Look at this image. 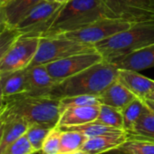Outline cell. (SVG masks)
I'll return each instance as SVG.
<instances>
[{
  "mask_svg": "<svg viewBox=\"0 0 154 154\" xmlns=\"http://www.w3.org/2000/svg\"><path fill=\"white\" fill-rule=\"evenodd\" d=\"M119 69L103 60L58 83L49 96L56 99L76 95H100L118 78Z\"/></svg>",
  "mask_w": 154,
  "mask_h": 154,
  "instance_id": "6da1fadb",
  "label": "cell"
},
{
  "mask_svg": "<svg viewBox=\"0 0 154 154\" xmlns=\"http://www.w3.org/2000/svg\"><path fill=\"white\" fill-rule=\"evenodd\" d=\"M104 18L118 19L108 8L105 0H69L63 5L50 27L40 37L75 31Z\"/></svg>",
  "mask_w": 154,
  "mask_h": 154,
  "instance_id": "7a4b0ae2",
  "label": "cell"
},
{
  "mask_svg": "<svg viewBox=\"0 0 154 154\" xmlns=\"http://www.w3.org/2000/svg\"><path fill=\"white\" fill-rule=\"evenodd\" d=\"M61 100L50 96L21 94L5 97V107L0 118H21L29 124L55 127L62 114Z\"/></svg>",
  "mask_w": 154,
  "mask_h": 154,
  "instance_id": "3957f363",
  "label": "cell"
},
{
  "mask_svg": "<svg viewBox=\"0 0 154 154\" xmlns=\"http://www.w3.org/2000/svg\"><path fill=\"white\" fill-rule=\"evenodd\" d=\"M154 44V19L134 23L129 29L120 32L94 45L103 60L114 59Z\"/></svg>",
  "mask_w": 154,
  "mask_h": 154,
  "instance_id": "277c9868",
  "label": "cell"
},
{
  "mask_svg": "<svg viewBox=\"0 0 154 154\" xmlns=\"http://www.w3.org/2000/svg\"><path fill=\"white\" fill-rule=\"evenodd\" d=\"M94 45L77 42L63 35L40 37L36 54L29 66L47 64L65 57L94 50Z\"/></svg>",
  "mask_w": 154,
  "mask_h": 154,
  "instance_id": "5b68a950",
  "label": "cell"
},
{
  "mask_svg": "<svg viewBox=\"0 0 154 154\" xmlns=\"http://www.w3.org/2000/svg\"><path fill=\"white\" fill-rule=\"evenodd\" d=\"M133 24L134 23H131L122 19L104 18L92 23L80 29L67 32L59 35H63L77 42L95 45L96 44L120 32L129 29Z\"/></svg>",
  "mask_w": 154,
  "mask_h": 154,
  "instance_id": "8992f818",
  "label": "cell"
},
{
  "mask_svg": "<svg viewBox=\"0 0 154 154\" xmlns=\"http://www.w3.org/2000/svg\"><path fill=\"white\" fill-rule=\"evenodd\" d=\"M39 42L38 36L20 35L0 63V73L27 68L36 54Z\"/></svg>",
  "mask_w": 154,
  "mask_h": 154,
  "instance_id": "52a82bcc",
  "label": "cell"
},
{
  "mask_svg": "<svg viewBox=\"0 0 154 154\" xmlns=\"http://www.w3.org/2000/svg\"><path fill=\"white\" fill-rule=\"evenodd\" d=\"M63 4L44 0L33 8L16 26L20 35L40 37L51 26Z\"/></svg>",
  "mask_w": 154,
  "mask_h": 154,
  "instance_id": "ba28073f",
  "label": "cell"
},
{
  "mask_svg": "<svg viewBox=\"0 0 154 154\" xmlns=\"http://www.w3.org/2000/svg\"><path fill=\"white\" fill-rule=\"evenodd\" d=\"M103 60L101 54L94 49L49 63L45 67L52 78L60 83Z\"/></svg>",
  "mask_w": 154,
  "mask_h": 154,
  "instance_id": "9c48e42d",
  "label": "cell"
},
{
  "mask_svg": "<svg viewBox=\"0 0 154 154\" xmlns=\"http://www.w3.org/2000/svg\"><path fill=\"white\" fill-rule=\"evenodd\" d=\"M118 19L138 23L154 19V0H105Z\"/></svg>",
  "mask_w": 154,
  "mask_h": 154,
  "instance_id": "30bf717a",
  "label": "cell"
},
{
  "mask_svg": "<svg viewBox=\"0 0 154 154\" xmlns=\"http://www.w3.org/2000/svg\"><path fill=\"white\" fill-rule=\"evenodd\" d=\"M44 0H8L0 8V29L16 28L18 23Z\"/></svg>",
  "mask_w": 154,
  "mask_h": 154,
  "instance_id": "8fae6325",
  "label": "cell"
},
{
  "mask_svg": "<svg viewBox=\"0 0 154 154\" xmlns=\"http://www.w3.org/2000/svg\"><path fill=\"white\" fill-rule=\"evenodd\" d=\"M27 93L32 95L49 96L52 90L58 84L49 74L45 64L28 66L26 68Z\"/></svg>",
  "mask_w": 154,
  "mask_h": 154,
  "instance_id": "7c38bea8",
  "label": "cell"
},
{
  "mask_svg": "<svg viewBox=\"0 0 154 154\" xmlns=\"http://www.w3.org/2000/svg\"><path fill=\"white\" fill-rule=\"evenodd\" d=\"M111 63L118 69H127L137 72L152 68L154 67V44L118 57Z\"/></svg>",
  "mask_w": 154,
  "mask_h": 154,
  "instance_id": "4fadbf2b",
  "label": "cell"
},
{
  "mask_svg": "<svg viewBox=\"0 0 154 154\" xmlns=\"http://www.w3.org/2000/svg\"><path fill=\"white\" fill-rule=\"evenodd\" d=\"M100 105L65 108L60 116L57 126L61 129H63L94 122L99 115Z\"/></svg>",
  "mask_w": 154,
  "mask_h": 154,
  "instance_id": "5bb4252c",
  "label": "cell"
},
{
  "mask_svg": "<svg viewBox=\"0 0 154 154\" xmlns=\"http://www.w3.org/2000/svg\"><path fill=\"white\" fill-rule=\"evenodd\" d=\"M117 79L136 97L142 100L154 91V80L141 75L137 71L119 69Z\"/></svg>",
  "mask_w": 154,
  "mask_h": 154,
  "instance_id": "9a60e30c",
  "label": "cell"
},
{
  "mask_svg": "<svg viewBox=\"0 0 154 154\" xmlns=\"http://www.w3.org/2000/svg\"><path fill=\"white\" fill-rule=\"evenodd\" d=\"M135 98L137 97L120 81H118V79L111 84L100 95H98L101 104L112 106L119 110H122Z\"/></svg>",
  "mask_w": 154,
  "mask_h": 154,
  "instance_id": "2e32d148",
  "label": "cell"
},
{
  "mask_svg": "<svg viewBox=\"0 0 154 154\" xmlns=\"http://www.w3.org/2000/svg\"><path fill=\"white\" fill-rule=\"evenodd\" d=\"M128 140L127 132L122 134L103 135L88 138L81 150L88 154H102L110 150L117 149Z\"/></svg>",
  "mask_w": 154,
  "mask_h": 154,
  "instance_id": "e0dca14e",
  "label": "cell"
},
{
  "mask_svg": "<svg viewBox=\"0 0 154 154\" xmlns=\"http://www.w3.org/2000/svg\"><path fill=\"white\" fill-rule=\"evenodd\" d=\"M1 120L4 124L3 133L0 140V154H3L9 145L26 134L30 124L24 119L17 117H8Z\"/></svg>",
  "mask_w": 154,
  "mask_h": 154,
  "instance_id": "ac0fdd59",
  "label": "cell"
},
{
  "mask_svg": "<svg viewBox=\"0 0 154 154\" xmlns=\"http://www.w3.org/2000/svg\"><path fill=\"white\" fill-rule=\"evenodd\" d=\"M0 81L5 97L27 93L26 69L0 73Z\"/></svg>",
  "mask_w": 154,
  "mask_h": 154,
  "instance_id": "d6986e66",
  "label": "cell"
},
{
  "mask_svg": "<svg viewBox=\"0 0 154 154\" xmlns=\"http://www.w3.org/2000/svg\"><path fill=\"white\" fill-rule=\"evenodd\" d=\"M87 139L88 137L80 131L62 130L59 154H73L81 150Z\"/></svg>",
  "mask_w": 154,
  "mask_h": 154,
  "instance_id": "ffe728a7",
  "label": "cell"
},
{
  "mask_svg": "<svg viewBox=\"0 0 154 154\" xmlns=\"http://www.w3.org/2000/svg\"><path fill=\"white\" fill-rule=\"evenodd\" d=\"M128 135L154 141V112L149 109L147 105Z\"/></svg>",
  "mask_w": 154,
  "mask_h": 154,
  "instance_id": "44dd1931",
  "label": "cell"
},
{
  "mask_svg": "<svg viewBox=\"0 0 154 154\" xmlns=\"http://www.w3.org/2000/svg\"><path fill=\"white\" fill-rule=\"evenodd\" d=\"M61 129V128H60ZM62 130H70V131H80L88 138L96 137V136H103V135H112V134H122L125 133L126 131L122 129L112 127L105 125L103 123H101L99 122H92L85 124L78 125V126H72L63 128Z\"/></svg>",
  "mask_w": 154,
  "mask_h": 154,
  "instance_id": "7402d4cb",
  "label": "cell"
},
{
  "mask_svg": "<svg viewBox=\"0 0 154 154\" xmlns=\"http://www.w3.org/2000/svg\"><path fill=\"white\" fill-rule=\"evenodd\" d=\"M117 150L124 154H154V141L128 135L127 141L121 145Z\"/></svg>",
  "mask_w": 154,
  "mask_h": 154,
  "instance_id": "603a6c76",
  "label": "cell"
},
{
  "mask_svg": "<svg viewBox=\"0 0 154 154\" xmlns=\"http://www.w3.org/2000/svg\"><path fill=\"white\" fill-rule=\"evenodd\" d=\"M145 107L146 104L144 101L137 97L122 110L123 117V129L127 133L132 131L136 122L142 114Z\"/></svg>",
  "mask_w": 154,
  "mask_h": 154,
  "instance_id": "cb8c5ba5",
  "label": "cell"
},
{
  "mask_svg": "<svg viewBox=\"0 0 154 154\" xmlns=\"http://www.w3.org/2000/svg\"><path fill=\"white\" fill-rule=\"evenodd\" d=\"M96 122H99L108 126L124 130L122 110H119L112 106L101 104L99 115L96 119Z\"/></svg>",
  "mask_w": 154,
  "mask_h": 154,
  "instance_id": "d4e9b609",
  "label": "cell"
},
{
  "mask_svg": "<svg viewBox=\"0 0 154 154\" xmlns=\"http://www.w3.org/2000/svg\"><path fill=\"white\" fill-rule=\"evenodd\" d=\"M53 128L54 127H50L44 124H36V123L29 125L26 132V135L35 152H38L42 150L44 141Z\"/></svg>",
  "mask_w": 154,
  "mask_h": 154,
  "instance_id": "484cf974",
  "label": "cell"
},
{
  "mask_svg": "<svg viewBox=\"0 0 154 154\" xmlns=\"http://www.w3.org/2000/svg\"><path fill=\"white\" fill-rule=\"evenodd\" d=\"M61 100L62 110L63 111L68 107L76 106H89V105H100L98 96L95 95H76L72 97H65Z\"/></svg>",
  "mask_w": 154,
  "mask_h": 154,
  "instance_id": "4316f807",
  "label": "cell"
},
{
  "mask_svg": "<svg viewBox=\"0 0 154 154\" xmlns=\"http://www.w3.org/2000/svg\"><path fill=\"white\" fill-rule=\"evenodd\" d=\"M61 133L62 130L58 126L54 127L50 131L42 147L41 151L43 154H59Z\"/></svg>",
  "mask_w": 154,
  "mask_h": 154,
  "instance_id": "83f0119b",
  "label": "cell"
},
{
  "mask_svg": "<svg viewBox=\"0 0 154 154\" xmlns=\"http://www.w3.org/2000/svg\"><path fill=\"white\" fill-rule=\"evenodd\" d=\"M20 35V33L16 28L5 27L0 33V63L3 60L7 52Z\"/></svg>",
  "mask_w": 154,
  "mask_h": 154,
  "instance_id": "f1b7e54d",
  "label": "cell"
},
{
  "mask_svg": "<svg viewBox=\"0 0 154 154\" xmlns=\"http://www.w3.org/2000/svg\"><path fill=\"white\" fill-rule=\"evenodd\" d=\"M35 152L26 135H23L14 143L9 145L3 154H31Z\"/></svg>",
  "mask_w": 154,
  "mask_h": 154,
  "instance_id": "f546056e",
  "label": "cell"
},
{
  "mask_svg": "<svg viewBox=\"0 0 154 154\" xmlns=\"http://www.w3.org/2000/svg\"><path fill=\"white\" fill-rule=\"evenodd\" d=\"M5 107V96L3 94V90H2V85H1V81H0V114L3 112Z\"/></svg>",
  "mask_w": 154,
  "mask_h": 154,
  "instance_id": "4dcf8cb0",
  "label": "cell"
},
{
  "mask_svg": "<svg viewBox=\"0 0 154 154\" xmlns=\"http://www.w3.org/2000/svg\"><path fill=\"white\" fill-rule=\"evenodd\" d=\"M145 104L147 105V107L149 109H150L152 112H154V101H151V100H148V99H144L143 100Z\"/></svg>",
  "mask_w": 154,
  "mask_h": 154,
  "instance_id": "1f68e13d",
  "label": "cell"
},
{
  "mask_svg": "<svg viewBox=\"0 0 154 154\" xmlns=\"http://www.w3.org/2000/svg\"><path fill=\"white\" fill-rule=\"evenodd\" d=\"M3 121L0 118V140H1V137H2V133H3Z\"/></svg>",
  "mask_w": 154,
  "mask_h": 154,
  "instance_id": "d6a6232c",
  "label": "cell"
},
{
  "mask_svg": "<svg viewBox=\"0 0 154 154\" xmlns=\"http://www.w3.org/2000/svg\"><path fill=\"white\" fill-rule=\"evenodd\" d=\"M146 99H148V100H151V101H154V91H153L152 93H150V94L146 97Z\"/></svg>",
  "mask_w": 154,
  "mask_h": 154,
  "instance_id": "836d02e7",
  "label": "cell"
},
{
  "mask_svg": "<svg viewBox=\"0 0 154 154\" xmlns=\"http://www.w3.org/2000/svg\"><path fill=\"white\" fill-rule=\"evenodd\" d=\"M68 1H69V0H55V2H58L60 4H65Z\"/></svg>",
  "mask_w": 154,
  "mask_h": 154,
  "instance_id": "e575fe53",
  "label": "cell"
},
{
  "mask_svg": "<svg viewBox=\"0 0 154 154\" xmlns=\"http://www.w3.org/2000/svg\"><path fill=\"white\" fill-rule=\"evenodd\" d=\"M8 1V0H0V8H1L2 6H4Z\"/></svg>",
  "mask_w": 154,
  "mask_h": 154,
  "instance_id": "d590c367",
  "label": "cell"
},
{
  "mask_svg": "<svg viewBox=\"0 0 154 154\" xmlns=\"http://www.w3.org/2000/svg\"><path fill=\"white\" fill-rule=\"evenodd\" d=\"M73 154H88V153H86V152H85L83 150H79V151H77V152H75Z\"/></svg>",
  "mask_w": 154,
  "mask_h": 154,
  "instance_id": "8d00e7d4",
  "label": "cell"
},
{
  "mask_svg": "<svg viewBox=\"0 0 154 154\" xmlns=\"http://www.w3.org/2000/svg\"><path fill=\"white\" fill-rule=\"evenodd\" d=\"M31 154H43V153H42V151H38V152H33Z\"/></svg>",
  "mask_w": 154,
  "mask_h": 154,
  "instance_id": "74e56055",
  "label": "cell"
},
{
  "mask_svg": "<svg viewBox=\"0 0 154 154\" xmlns=\"http://www.w3.org/2000/svg\"><path fill=\"white\" fill-rule=\"evenodd\" d=\"M46 1H50V2H54L55 0H46Z\"/></svg>",
  "mask_w": 154,
  "mask_h": 154,
  "instance_id": "f35d334b",
  "label": "cell"
},
{
  "mask_svg": "<svg viewBox=\"0 0 154 154\" xmlns=\"http://www.w3.org/2000/svg\"><path fill=\"white\" fill-rule=\"evenodd\" d=\"M119 151V150H118ZM119 154H124V153H122V152H121V151H119Z\"/></svg>",
  "mask_w": 154,
  "mask_h": 154,
  "instance_id": "ab89813d",
  "label": "cell"
},
{
  "mask_svg": "<svg viewBox=\"0 0 154 154\" xmlns=\"http://www.w3.org/2000/svg\"><path fill=\"white\" fill-rule=\"evenodd\" d=\"M1 31H2V30H1V29H0V33H1Z\"/></svg>",
  "mask_w": 154,
  "mask_h": 154,
  "instance_id": "60d3db41",
  "label": "cell"
}]
</instances>
